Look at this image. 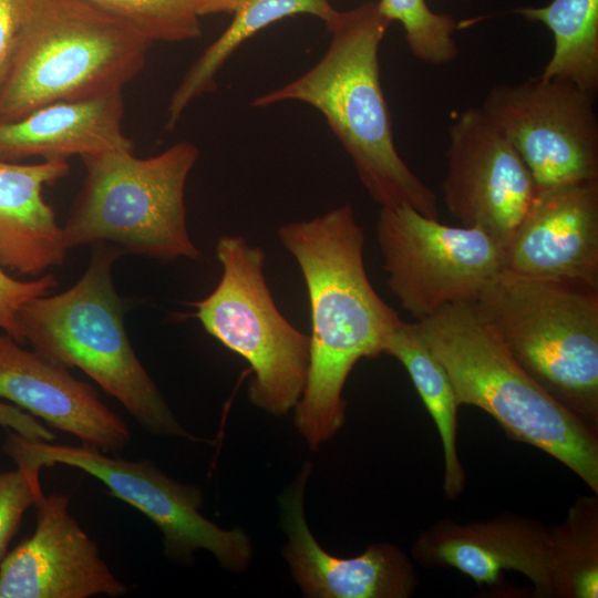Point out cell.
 Instances as JSON below:
<instances>
[{"label":"cell","mask_w":598,"mask_h":598,"mask_svg":"<svg viewBox=\"0 0 598 598\" xmlns=\"http://www.w3.org/2000/svg\"><path fill=\"white\" fill-rule=\"evenodd\" d=\"M377 239L388 286L416 321L473 303L503 269V249L477 227H453L413 207H381Z\"/></svg>","instance_id":"10"},{"label":"cell","mask_w":598,"mask_h":598,"mask_svg":"<svg viewBox=\"0 0 598 598\" xmlns=\"http://www.w3.org/2000/svg\"><path fill=\"white\" fill-rule=\"evenodd\" d=\"M40 471L18 466L0 472V564L24 513L42 494Z\"/></svg>","instance_id":"26"},{"label":"cell","mask_w":598,"mask_h":598,"mask_svg":"<svg viewBox=\"0 0 598 598\" xmlns=\"http://www.w3.org/2000/svg\"><path fill=\"white\" fill-rule=\"evenodd\" d=\"M3 451L18 466L41 471L62 464L102 482L116 498L145 515L162 533L167 558L187 563L196 550L212 553L220 566L241 571L251 559V543L240 528L226 530L199 512V487L179 483L150 460H125L83 445L28 440L9 432Z\"/></svg>","instance_id":"9"},{"label":"cell","mask_w":598,"mask_h":598,"mask_svg":"<svg viewBox=\"0 0 598 598\" xmlns=\"http://www.w3.org/2000/svg\"><path fill=\"white\" fill-rule=\"evenodd\" d=\"M55 286L56 279L51 274L21 281L8 275L0 265V329L19 343H24L18 324L19 312L24 305L48 295Z\"/></svg>","instance_id":"27"},{"label":"cell","mask_w":598,"mask_h":598,"mask_svg":"<svg viewBox=\"0 0 598 598\" xmlns=\"http://www.w3.org/2000/svg\"><path fill=\"white\" fill-rule=\"evenodd\" d=\"M215 250L221 278L207 297L192 302L194 316L207 333L250 364V401L270 414H286L306 385L310 338L278 310L265 278L266 255L260 247L241 236L226 235L219 237Z\"/></svg>","instance_id":"8"},{"label":"cell","mask_w":598,"mask_h":598,"mask_svg":"<svg viewBox=\"0 0 598 598\" xmlns=\"http://www.w3.org/2000/svg\"><path fill=\"white\" fill-rule=\"evenodd\" d=\"M122 91L42 105L0 123V161L68 159L133 148L123 132Z\"/></svg>","instance_id":"18"},{"label":"cell","mask_w":598,"mask_h":598,"mask_svg":"<svg viewBox=\"0 0 598 598\" xmlns=\"http://www.w3.org/2000/svg\"><path fill=\"white\" fill-rule=\"evenodd\" d=\"M378 6L390 22L402 24L415 59L441 65L457 58L454 39L457 22L451 14L432 11L425 0H379Z\"/></svg>","instance_id":"25"},{"label":"cell","mask_w":598,"mask_h":598,"mask_svg":"<svg viewBox=\"0 0 598 598\" xmlns=\"http://www.w3.org/2000/svg\"><path fill=\"white\" fill-rule=\"evenodd\" d=\"M415 323L460 405L483 410L512 440L550 455L598 494V430L524 370L474 302L443 307Z\"/></svg>","instance_id":"3"},{"label":"cell","mask_w":598,"mask_h":598,"mask_svg":"<svg viewBox=\"0 0 598 598\" xmlns=\"http://www.w3.org/2000/svg\"><path fill=\"white\" fill-rule=\"evenodd\" d=\"M295 14L313 16L329 31L336 24L340 11L329 0H248L234 13L230 24L204 50L174 90L167 106L166 130H174L194 100L216 90L218 72L243 43L268 25Z\"/></svg>","instance_id":"20"},{"label":"cell","mask_w":598,"mask_h":598,"mask_svg":"<svg viewBox=\"0 0 598 598\" xmlns=\"http://www.w3.org/2000/svg\"><path fill=\"white\" fill-rule=\"evenodd\" d=\"M301 269L310 303L306 385L295 425L318 450L346 420L344 383L362 358L383 353L402 321L372 287L363 260L364 231L350 204L278 230Z\"/></svg>","instance_id":"1"},{"label":"cell","mask_w":598,"mask_h":598,"mask_svg":"<svg viewBox=\"0 0 598 598\" xmlns=\"http://www.w3.org/2000/svg\"><path fill=\"white\" fill-rule=\"evenodd\" d=\"M0 399L103 453L117 455L131 442L127 424L91 384L75 379L69 368L23 349L6 332L0 333Z\"/></svg>","instance_id":"17"},{"label":"cell","mask_w":598,"mask_h":598,"mask_svg":"<svg viewBox=\"0 0 598 598\" xmlns=\"http://www.w3.org/2000/svg\"><path fill=\"white\" fill-rule=\"evenodd\" d=\"M516 13L553 32L554 51L540 76L567 81L594 95L598 89V0H553L544 7L518 8Z\"/></svg>","instance_id":"22"},{"label":"cell","mask_w":598,"mask_h":598,"mask_svg":"<svg viewBox=\"0 0 598 598\" xmlns=\"http://www.w3.org/2000/svg\"><path fill=\"white\" fill-rule=\"evenodd\" d=\"M474 303L524 370L598 430V289L502 269Z\"/></svg>","instance_id":"5"},{"label":"cell","mask_w":598,"mask_h":598,"mask_svg":"<svg viewBox=\"0 0 598 598\" xmlns=\"http://www.w3.org/2000/svg\"><path fill=\"white\" fill-rule=\"evenodd\" d=\"M383 353L405 368L439 431L443 448V492L456 499L465 487V472L456 447L457 408L452 382L424 343L415 322L401 321L389 336Z\"/></svg>","instance_id":"21"},{"label":"cell","mask_w":598,"mask_h":598,"mask_svg":"<svg viewBox=\"0 0 598 598\" xmlns=\"http://www.w3.org/2000/svg\"><path fill=\"white\" fill-rule=\"evenodd\" d=\"M446 157L442 190L447 210L504 249L538 190L528 167L481 107L456 114Z\"/></svg>","instance_id":"12"},{"label":"cell","mask_w":598,"mask_h":598,"mask_svg":"<svg viewBox=\"0 0 598 598\" xmlns=\"http://www.w3.org/2000/svg\"><path fill=\"white\" fill-rule=\"evenodd\" d=\"M22 18L23 0H0V94L19 52Z\"/></svg>","instance_id":"28"},{"label":"cell","mask_w":598,"mask_h":598,"mask_svg":"<svg viewBox=\"0 0 598 598\" xmlns=\"http://www.w3.org/2000/svg\"><path fill=\"white\" fill-rule=\"evenodd\" d=\"M153 43L81 0H23L22 35L0 123L59 101L123 91Z\"/></svg>","instance_id":"6"},{"label":"cell","mask_w":598,"mask_h":598,"mask_svg":"<svg viewBox=\"0 0 598 598\" xmlns=\"http://www.w3.org/2000/svg\"><path fill=\"white\" fill-rule=\"evenodd\" d=\"M0 426L32 441L53 442L54 433L30 413L0 401Z\"/></svg>","instance_id":"29"},{"label":"cell","mask_w":598,"mask_h":598,"mask_svg":"<svg viewBox=\"0 0 598 598\" xmlns=\"http://www.w3.org/2000/svg\"><path fill=\"white\" fill-rule=\"evenodd\" d=\"M92 246L89 266L71 288L22 307L18 324L24 343L56 363L82 370L150 433L192 439L126 333L112 280V266L124 254L110 244Z\"/></svg>","instance_id":"4"},{"label":"cell","mask_w":598,"mask_h":598,"mask_svg":"<svg viewBox=\"0 0 598 598\" xmlns=\"http://www.w3.org/2000/svg\"><path fill=\"white\" fill-rule=\"evenodd\" d=\"M151 43L202 34L197 0H81Z\"/></svg>","instance_id":"24"},{"label":"cell","mask_w":598,"mask_h":598,"mask_svg":"<svg viewBox=\"0 0 598 598\" xmlns=\"http://www.w3.org/2000/svg\"><path fill=\"white\" fill-rule=\"evenodd\" d=\"M248 0H197L200 17L215 13H235Z\"/></svg>","instance_id":"30"},{"label":"cell","mask_w":598,"mask_h":598,"mask_svg":"<svg viewBox=\"0 0 598 598\" xmlns=\"http://www.w3.org/2000/svg\"><path fill=\"white\" fill-rule=\"evenodd\" d=\"M198 157L188 141L146 158L133 148L82 157L86 175L62 227L66 247L110 244L163 261L198 259L185 208L186 182Z\"/></svg>","instance_id":"7"},{"label":"cell","mask_w":598,"mask_h":598,"mask_svg":"<svg viewBox=\"0 0 598 598\" xmlns=\"http://www.w3.org/2000/svg\"><path fill=\"white\" fill-rule=\"evenodd\" d=\"M481 109L517 151L538 188L598 181L592 94L538 75L493 86Z\"/></svg>","instance_id":"11"},{"label":"cell","mask_w":598,"mask_h":598,"mask_svg":"<svg viewBox=\"0 0 598 598\" xmlns=\"http://www.w3.org/2000/svg\"><path fill=\"white\" fill-rule=\"evenodd\" d=\"M424 568L456 569L477 586L498 585L503 573L526 576L534 596L554 598L549 565V527L517 514L460 523L444 518L421 532L411 549Z\"/></svg>","instance_id":"15"},{"label":"cell","mask_w":598,"mask_h":598,"mask_svg":"<svg viewBox=\"0 0 598 598\" xmlns=\"http://www.w3.org/2000/svg\"><path fill=\"white\" fill-rule=\"evenodd\" d=\"M311 466L306 463L280 497L281 526L288 542L283 555L306 597L409 598L420 585L413 561L398 546L375 543L354 557L326 551L303 512V492Z\"/></svg>","instance_id":"16"},{"label":"cell","mask_w":598,"mask_h":598,"mask_svg":"<svg viewBox=\"0 0 598 598\" xmlns=\"http://www.w3.org/2000/svg\"><path fill=\"white\" fill-rule=\"evenodd\" d=\"M64 494L38 498L33 534L0 564V598L122 597L128 588L115 577L96 543L69 511Z\"/></svg>","instance_id":"13"},{"label":"cell","mask_w":598,"mask_h":598,"mask_svg":"<svg viewBox=\"0 0 598 598\" xmlns=\"http://www.w3.org/2000/svg\"><path fill=\"white\" fill-rule=\"evenodd\" d=\"M68 159L35 164L0 161V265L22 276L39 277L62 265L69 248L45 185L68 175Z\"/></svg>","instance_id":"19"},{"label":"cell","mask_w":598,"mask_h":598,"mask_svg":"<svg viewBox=\"0 0 598 598\" xmlns=\"http://www.w3.org/2000/svg\"><path fill=\"white\" fill-rule=\"evenodd\" d=\"M549 565L554 598L598 597V494L577 496L549 527Z\"/></svg>","instance_id":"23"},{"label":"cell","mask_w":598,"mask_h":598,"mask_svg":"<svg viewBox=\"0 0 598 598\" xmlns=\"http://www.w3.org/2000/svg\"><path fill=\"white\" fill-rule=\"evenodd\" d=\"M503 269L598 289V181L538 188L503 249Z\"/></svg>","instance_id":"14"},{"label":"cell","mask_w":598,"mask_h":598,"mask_svg":"<svg viewBox=\"0 0 598 598\" xmlns=\"http://www.w3.org/2000/svg\"><path fill=\"white\" fill-rule=\"evenodd\" d=\"M390 21L378 1L340 11L321 59L300 76L260 94L254 107L296 101L316 109L380 207L408 205L439 219L437 197L399 154L380 80L379 52Z\"/></svg>","instance_id":"2"}]
</instances>
